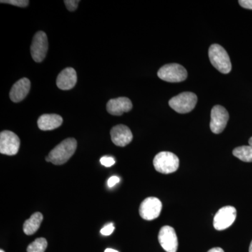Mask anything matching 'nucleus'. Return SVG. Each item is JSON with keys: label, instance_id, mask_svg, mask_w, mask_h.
<instances>
[{"label": "nucleus", "instance_id": "nucleus-24", "mask_svg": "<svg viewBox=\"0 0 252 252\" xmlns=\"http://www.w3.org/2000/svg\"><path fill=\"white\" fill-rule=\"evenodd\" d=\"M119 182H120L119 177H117V176H112V177L109 179L107 185H108L109 188H112L113 187L119 183Z\"/></svg>", "mask_w": 252, "mask_h": 252}, {"label": "nucleus", "instance_id": "nucleus-11", "mask_svg": "<svg viewBox=\"0 0 252 252\" xmlns=\"http://www.w3.org/2000/svg\"><path fill=\"white\" fill-rule=\"evenodd\" d=\"M158 241L163 250L167 252H177L178 239L175 229L169 225L162 227L159 231Z\"/></svg>", "mask_w": 252, "mask_h": 252}, {"label": "nucleus", "instance_id": "nucleus-20", "mask_svg": "<svg viewBox=\"0 0 252 252\" xmlns=\"http://www.w3.org/2000/svg\"><path fill=\"white\" fill-rule=\"evenodd\" d=\"M1 3L14 5L19 7H26L30 2L28 0H1Z\"/></svg>", "mask_w": 252, "mask_h": 252}, {"label": "nucleus", "instance_id": "nucleus-19", "mask_svg": "<svg viewBox=\"0 0 252 252\" xmlns=\"http://www.w3.org/2000/svg\"><path fill=\"white\" fill-rule=\"evenodd\" d=\"M47 241L45 238L36 239L33 243L30 244L28 247V252H44L47 248Z\"/></svg>", "mask_w": 252, "mask_h": 252}, {"label": "nucleus", "instance_id": "nucleus-17", "mask_svg": "<svg viewBox=\"0 0 252 252\" xmlns=\"http://www.w3.org/2000/svg\"><path fill=\"white\" fill-rule=\"evenodd\" d=\"M42 214L40 212H35L33 214L29 220H26L23 224V231L26 235H31L35 233L39 229L41 222H42Z\"/></svg>", "mask_w": 252, "mask_h": 252}, {"label": "nucleus", "instance_id": "nucleus-6", "mask_svg": "<svg viewBox=\"0 0 252 252\" xmlns=\"http://www.w3.org/2000/svg\"><path fill=\"white\" fill-rule=\"evenodd\" d=\"M49 49L47 35L44 32L39 31L34 34L32 43L31 56L36 63H41L45 59Z\"/></svg>", "mask_w": 252, "mask_h": 252}, {"label": "nucleus", "instance_id": "nucleus-27", "mask_svg": "<svg viewBox=\"0 0 252 252\" xmlns=\"http://www.w3.org/2000/svg\"><path fill=\"white\" fill-rule=\"evenodd\" d=\"M104 252H119L117 250H113V249H106L105 251Z\"/></svg>", "mask_w": 252, "mask_h": 252}, {"label": "nucleus", "instance_id": "nucleus-29", "mask_svg": "<svg viewBox=\"0 0 252 252\" xmlns=\"http://www.w3.org/2000/svg\"><path fill=\"white\" fill-rule=\"evenodd\" d=\"M249 144H250V145L252 146V137H250V140H249Z\"/></svg>", "mask_w": 252, "mask_h": 252}, {"label": "nucleus", "instance_id": "nucleus-7", "mask_svg": "<svg viewBox=\"0 0 252 252\" xmlns=\"http://www.w3.org/2000/svg\"><path fill=\"white\" fill-rule=\"evenodd\" d=\"M21 141L14 132L4 130L0 133V153L14 156L19 150Z\"/></svg>", "mask_w": 252, "mask_h": 252}, {"label": "nucleus", "instance_id": "nucleus-26", "mask_svg": "<svg viewBox=\"0 0 252 252\" xmlns=\"http://www.w3.org/2000/svg\"><path fill=\"white\" fill-rule=\"evenodd\" d=\"M207 252H224V251L221 248H215L211 249V250H209Z\"/></svg>", "mask_w": 252, "mask_h": 252}, {"label": "nucleus", "instance_id": "nucleus-2", "mask_svg": "<svg viewBox=\"0 0 252 252\" xmlns=\"http://www.w3.org/2000/svg\"><path fill=\"white\" fill-rule=\"evenodd\" d=\"M209 58L212 65L220 72L228 74L231 71L229 56L221 46L212 44L209 49Z\"/></svg>", "mask_w": 252, "mask_h": 252}, {"label": "nucleus", "instance_id": "nucleus-3", "mask_svg": "<svg viewBox=\"0 0 252 252\" xmlns=\"http://www.w3.org/2000/svg\"><path fill=\"white\" fill-rule=\"evenodd\" d=\"M154 166L157 172L162 174L173 173L180 165L179 158L175 154L169 152H160L154 159Z\"/></svg>", "mask_w": 252, "mask_h": 252}, {"label": "nucleus", "instance_id": "nucleus-21", "mask_svg": "<svg viewBox=\"0 0 252 252\" xmlns=\"http://www.w3.org/2000/svg\"><path fill=\"white\" fill-rule=\"evenodd\" d=\"M115 159L112 157H107V156H105V157H102L100 158V163L105 167H112V165H114V164H115Z\"/></svg>", "mask_w": 252, "mask_h": 252}, {"label": "nucleus", "instance_id": "nucleus-1", "mask_svg": "<svg viewBox=\"0 0 252 252\" xmlns=\"http://www.w3.org/2000/svg\"><path fill=\"white\" fill-rule=\"evenodd\" d=\"M77 147V140L74 138H67L56 146L46 158L47 162H52L56 165L65 163L75 153Z\"/></svg>", "mask_w": 252, "mask_h": 252}, {"label": "nucleus", "instance_id": "nucleus-9", "mask_svg": "<svg viewBox=\"0 0 252 252\" xmlns=\"http://www.w3.org/2000/svg\"><path fill=\"white\" fill-rule=\"evenodd\" d=\"M162 210V203L158 198L149 197L141 203L140 215L144 220H152L158 218Z\"/></svg>", "mask_w": 252, "mask_h": 252}, {"label": "nucleus", "instance_id": "nucleus-4", "mask_svg": "<svg viewBox=\"0 0 252 252\" xmlns=\"http://www.w3.org/2000/svg\"><path fill=\"white\" fill-rule=\"evenodd\" d=\"M197 101L196 94L191 92H184L170 99L169 105L177 113L187 114L195 108Z\"/></svg>", "mask_w": 252, "mask_h": 252}, {"label": "nucleus", "instance_id": "nucleus-12", "mask_svg": "<svg viewBox=\"0 0 252 252\" xmlns=\"http://www.w3.org/2000/svg\"><path fill=\"white\" fill-rule=\"evenodd\" d=\"M111 138L113 143L118 147H126L132 142L133 135L127 126L117 125L111 130Z\"/></svg>", "mask_w": 252, "mask_h": 252}, {"label": "nucleus", "instance_id": "nucleus-14", "mask_svg": "<svg viewBox=\"0 0 252 252\" xmlns=\"http://www.w3.org/2000/svg\"><path fill=\"white\" fill-rule=\"evenodd\" d=\"M31 87V81L27 78L20 79L11 88L9 94L10 99L16 103L21 102L29 94Z\"/></svg>", "mask_w": 252, "mask_h": 252}, {"label": "nucleus", "instance_id": "nucleus-16", "mask_svg": "<svg viewBox=\"0 0 252 252\" xmlns=\"http://www.w3.org/2000/svg\"><path fill=\"white\" fill-rule=\"evenodd\" d=\"M63 118L58 114H43L38 119V127L41 130H52L62 125Z\"/></svg>", "mask_w": 252, "mask_h": 252}, {"label": "nucleus", "instance_id": "nucleus-10", "mask_svg": "<svg viewBox=\"0 0 252 252\" xmlns=\"http://www.w3.org/2000/svg\"><path fill=\"white\" fill-rule=\"evenodd\" d=\"M229 114L224 107L220 105H216L213 107L211 112V121L210 129L215 134H220L224 130L228 124Z\"/></svg>", "mask_w": 252, "mask_h": 252}, {"label": "nucleus", "instance_id": "nucleus-8", "mask_svg": "<svg viewBox=\"0 0 252 252\" xmlns=\"http://www.w3.org/2000/svg\"><path fill=\"white\" fill-rule=\"evenodd\" d=\"M236 215V209L234 207H222L217 212L214 218V227L217 230H223L229 228L234 223Z\"/></svg>", "mask_w": 252, "mask_h": 252}, {"label": "nucleus", "instance_id": "nucleus-25", "mask_svg": "<svg viewBox=\"0 0 252 252\" xmlns=\"http://www.w3.org/2000/svg\"><path fill=\"white\" fill-rule=\"evenodd\" d=\"M239 4L245 9L252 10V0H240Z\"/></svg>", "mask_w": 252, "mask_h": 252}, {"label": "nucleus", "instance_id": "nucleus-30", "mask_svg": "<svg viewBox=\"0 0 252 252\" xmlns=\"http://www.w3.org/2000/svg\"><path fill=\"white\" fill-rule=\"evenodd\" d=\"M0 252H5L4 250H0Z\"/></svg>", "mask_w": 252, "mask_h": 252}, {"label": "nucleus", "instance_id": "nucleus-22", "mask_svg": "<svg viewBox=\"0 0 252 252\" xmlns=\"http://www.w3.org/2000/svg\"><path fill=\"white\" fill-rule=\"evenodd\" d=\"M114 229H115V227H114V223H109L104 225L103 228L101 229L100 233L102 235L108 236V235L112 234Z\"/></svg>", "mask_w": 252, "mask_h": 252}, {"label": "nucleus", "instance_id": "nucleus-23", "mask_svg": "<svg viewBox=\"0 0 252 252\" xmlns=\"http://www.w3.org/2000/svg\"><path fill=\"white\" fill-rule=\"evenodd\" d=\"M79 2H80V1H79V0H77V1H76V0H65L64 1L66 7L70 11H75L77 9Z\"/></svg>", "mask_w": 252, "mask_h": 252}, {"label": "nucleus", "instance_id": "nucleus-5", "mask_svg": "<svg viewBox=\"0 0 252 252\" xmlns=\"http://www.w3.org/2000/svg\"><path fill=\"white\" fill-rule=\"evenodd\" d=\"M187 76V69L177 63L165 64L158 72V77L167 82H181L186 80Z\"/></svg>", "mask_w": 252, "mask_h": 252}, {"label": "nucleus", "instance_id": "nucleus-13", "mask_svg": "<svg viewBox=\"0 0 252 252\" xmlns=\"http://www.w3.org/2000/svg\"><path fill=\"white\" fill-rule=\"evenodd\" d=\"M132 108V102L126 97L110 99L107 104V112L113 116H122L124 113L130 112Z\"/></svg>", "mask_w": 252, "mask_h": 252}, {"label": "nucleus", "instance_id": "nucleus-28", "mask_svg": "<svg viewBox=\"0 0 252 252\" xmlns=\"http://www.w3.org/2000/svg\"><path fill=\"white\" fill-rule=\"evenodd\" d=\"M249 252H252V241L251 244H250V250H249Z\"/></svg>", "mask_w": 252, "mask_h": 252}, {"label": "nucleus", "instance_id": "nucleus-18", "mask_svg": "<svg viewBox=\"0 0 252 252\" xmlns=\"http://www.w3.org/2000/svg\"><path fill=\"white\" fill-rule=\"evenodd\" d=\"M233 154L243 162H252V146H242L233 151Z\"/></svg>", "mask_w": 252, "mask_h": 252}, {"label": "nucleus", "instance_id": "nucleus-15", "mask_svg": "<svg viewBox=\"0 0 252 252\" xmlns=\"http://www.w3.org/2000/svg\"><path fill=\"white\" fill-rule=\"evenodd\" d=\"M77 81L76 70L72 67H67L63 69L58 76L56 84L61 90H70L75 86Z\"/></svg>", "mask_w": 252, "mask_h": 252}]
</instances>
